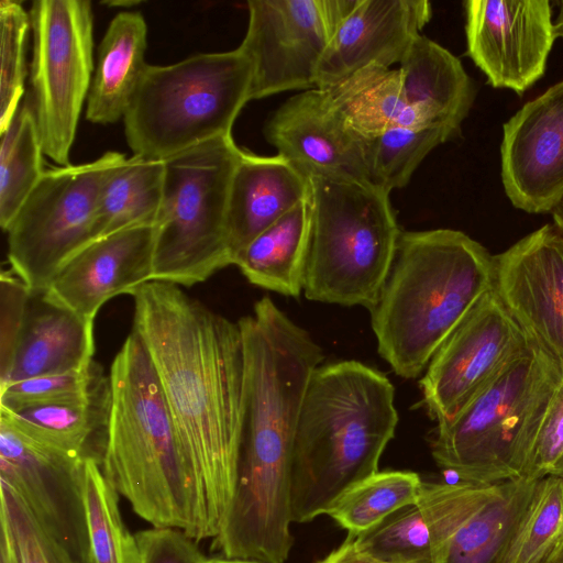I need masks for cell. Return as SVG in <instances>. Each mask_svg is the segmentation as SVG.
I'll list each match as a JSON object with an SVG mask.
<instances>
[{"label": "cell", "mask_w": 563, "mask_h": 563, "mask_svg": "<svg viewBox=\"0 0 563 563\" xmlns=\"http://www.w3.org/2000/svg\"><path fill=\"white\" fill-rule=\"evenodd\" d=\"M131 296L132 331L148 353L177 434L194 464L213 539L238 482L245 379L239 322L169 283L148 282Z\"/></svg>", "instance_id": "6da1fadb"}, {"label": "cell", "mask_w": 563, "mask_h": 563, "mask_svg": "<svg viewBox=\"0 0 563 563\" xmlns=\"http://www.w3.org/2000/svg\"><path fill=\"white\" fill-rule=\"evenodd\" d=\"M244 345V411L238 482L210 550L227 558L285 563L290 531L295 433L322 347L269 297L239 321Z\"/></svg>", "instance_id": "7a4b0ae2"}, {"label": "cell", "mask_w": 563, "mask_h": 563, "mask_svg": "<svg viewBox=\"0 0 563 563\" xmlns=\"http://www.w3.org/2000/svg\"><path fill=\"white\" fill-rule=\"evenodd\" d=\"M111 407L101 470L152 527L211 539L202 489L173 423L158 377L133 331L109 373Z\"/></svg>", "instance_id": "3957f363"}, {"label": "cell", "mask_w": 563, "mask_h": 563, "mask_svg": "<svg viewBox=\"0 0 563 563\" xmlns=\"http://www.w3.org/2000/svg\"><path fill=\"white\" fill-rule=\"evenodd\" d=\"M397 423L395 389L385 374L354 360L319 365L295 433L292 522L327 515L345 490L377 473Z\"/></svg>", "instance_id": "277c9868"}, {"label": "cell", "mask_w": 563, "mask_h": 563, "mask_svg": "<svg viewBox=\"0 0 563 563\" xmlns=\"http://www.w3.org/2000/svg\"><path fill=\"white\" fill-rule=\"evenodd\" d=\"M495 258L462 231H401L389 273L371 307L379 355L415 378L488 291Z\"/></svg>", "instance_id": "5b68a950"}, {"label": "cell", "mask_w": 563, "mask_h": 563, "mask_svg": "<svg viewBox=\"0 0 563 563\" xmlns=\"http://www.w3.org/2000/svg\"><path fill=\"white\" fill-rule=\"evenodd\" d=\"M308 181L305 297L369 310L401 233L389 195L353 180L311 177Z\"/></svg>", "instance_id": "8992f818"}, {"label": "cell", "mask_w": 563, "mask_h": 563, "mask_svg": "<svg viewBox=\"0 0 563 563\" xmlns=\"http://www.w3.org/2000/svg\"><path fill=\"white\" fill-rule=\"evenodd\" d=\"M562 380L560 365L533 344L454 417L438 423L431 442L438 466L474 485L518 478Z\"/></svg>", "instance_id": "52a82bcc"}, {"label": "cell", "mask_w": 563, "mask_h": 563, "mask_svg": "<svg viewBox=\"0 0 563 563\" xmlns=\"http://www.w3.org/2000/svg\"><path fill=\"white\" fill-rule=\"evenodd\" d=\"M252 69L236 47L200 53L172 65H147L123 117L133 155L167 158L202 142L232 135L251 101Z\"/></svg>", "instance_id": "ba28073f"}, {"label": "cell", "mask_w": 563, "mask_h": 563, "mask_svg": "<svg viewBox=\"0 0 563 563\" xmlns=\"http://www.w3.org/2000/svg\"><path fill=\"white\" fill-rule=\"evenodd\" d=\"M242 153L232 135L202 142L166 161L153 236L152 280L192 286L232 264L227 213Z\"/></svg>", "instance_id": "9c48e42d"}, {"label": "cell", "mask_w": 563, "mask_h": 563, "mask_svg": "<svg viewBox=\"0 0 563 563\" xmlns=\"http://www.w3.org/2000/svg\"><path fill=\"white\" fill-rule=\"evenodd\" d=\"M32 37L31 103L44 155L69 165L93 68V12L87 0H36Z\"/></svg>", "instance_id": "30bf717a"}, {"label": "cell", "mask_w": 563, "mask_h": 563, "mask_svg": "<svg viewBox=\"0 0 563 563\" xmlns=\"http://www.w3.org/2000/svg\"><path fill=\"white\" fill-rule=\"evenodd\" d=\"M124 154L107 152L80 165L45 170L7 229L11 271L31 289L46 290L60 267L93 241L99 191Z\"/></svg>", "instance_id": "8fae6325"}, {"label": "cell", "mask_w": 563, "mask_h": 563, "mask_svg": "<svg viewBox=\"0 0 563 563\" xmlns=\"http://www.w3.org/2000/svg\"><path fill=\"white\" fill-rule=\"evenodd\" d=\"M533 344L496 290L485 294L441 344L420 379L429 416L438 423L450 420Z\"/></svg>", "instance_id": "7c38bea8"}, {"label": "cell", "mask_w": 563, "mask_h": 563, "mask_svg": "<svg viewBox=\"0 0 563 563\" xmlns=\"http://www.w3.org/2000/svg\"><path fill=\"white\" fill-rule=\"evenodd\" d=\"M239 49L252 69L250 99L316 88L332 35L325 0H250Z\"/></svg>", "instance_id": "4fadbf2b"}, {"label": "cell", "mask_w": 563, "mask_h": 563, "mask_svg": "<svg viewBox=\"0 0 563 563\" xmlns=\"http://www.w3.org/2000/svg\"><path fill=\"white\" fill-rule=\"evenodd\" d=\"M86 460L44 445L0 420V479L16 490L44 531L81 562H90Z\"/></svg>", "instance_id": "5bb4252c"}, {"label": "cell", "mask_w": 563, "mask_h": 563, "mask_svg": "<svg viewBox=\"0 0 563 563\" xmlns=\"http://www.w3.org/2000/svg\"><path fill=\"white\" fill-rule=\"evenodd\" d=\"M467 55L494 88L521 95L545 73L555 36L548 0H468Z\"/></svg>", "instance_id": "9a60e30c"}, {"label": "cell", "mask_w": 563, "mask_h": 563, "mask_svg": "<svg viewBox=\"0 0 563 563\" xmlns=\"http://www.w3.org/2000/svg\"><path fill=\"white\" fill-rule=\"evenodd\" d=\"M495 258V290L563 372V233L545 224Z\"/></svg>", "instance_id": "2e32d148"}, {"label": "cell", "mask_w": 563, "mask_h": 563, "mask_svg": "<svg viewBox=\"0 0 563 563\" xmlns=\"http://www.w3.org/2000/svg\"><path fill=\"white\" fill-rule=\"evenodd\" d=\"M503 483H424L417 503L355 536L363 552L386 563H444L462 526L497 497Z\"/></svg>", "instance_id": "e0dca14e"}, {"label": "cell", "mask_w": 563, "mask_h": 563, "mask_svg": "<svg viewBox=\"0 0 563 563\" xmlns=\"http://www.w3.org/2000/svg\"><path fill=\"white\" fill-rule=\"evenodd\" d=\"M500 163L503 186L515 208L548 213L563 199V80L505 122Z\"/></svg>", "instance_id": "ac0fdd59"}, {"label": "cell", "mask_w": 563, "mask_h": 563, "mask_svg": "<svg viewBox=\"0 0 563 563\" xmlns=\"http://www.w3.org/2000/svg\"><path fill=\"white\" fill-rule=\"evenodd\" d=\"M264 134L307 179L368 184L364 136L352 129L324 89L303 90L287 99L266 121Z\"/></svg>", "instance_id": "d6986e66"}, {"label": "cell", "mask_w": 563, "mask_h": 563, "mask_svg": "<svg viewBox=\"0 0 563 563\" xmlns=\"http://www.w3.org/2000/svg\"><path fill=\"white\" fill-rule=\"evenodd\" d=\"M93 354V321L30 289L14 327L0 336V386L86 368Z\"/></svg>", "instance_id": "ffe728a7"}, {"label": "cell", "mask_w": 563, "mask_h": 563, "mask_svg": "<svg viewBox=\"0 0 563 563\" xmlns=\"http://www.w3.org/2000/svg\"><path fill=\"white\" fill-rule=\"evenodd\" d=\"M431 15L427 0H356L331 35L316 88L327 89L369 65L393 68Z\"/></svg>", "instance_id": "44dd1931"}, {"label": "cell", "mask_w": 563, "mask_h": 563, "mask_svg": "<svg viewBox=\"0 0 563 563\" xmlns=\"http://www.w3.org/2000/svg\"><path fill=\"white\" fill-rule=\"evenodd\" d=\"M153 236V227H135L90 242L60 267L46 294L93 321L108 300L152 282Z\"/></svg>", "instance_id": "7402d4cb"}, {"label": "cell", "mask_w": 563, "mask_h": 563, "mask_svg": "<svg viewBox=\"0 0 563 563\" xmlns=\"http://www.w3.org/2000/svg\"><path fill=\"white\" fill-rule=\"evenodd\" d=\"M308 191V179L283 156H262L242 150L227 213L232 264L254 238L306 200Z\"/></svg>", "instance_id": "603a6c76"}, {"label": "cell", "mask_w": 563, "mask_h": 563, "mask_svg": "<svg viewBox=\"0 0 563 563\" xmlns=\"http://www.w3.org/2000/svg\"><path fill=\"white\" fill-rule=\"evenodd\" d=\"M398 71L405 100L422 126L441 129L455 137L476 97L474 81L461 60L420 34Z\"/></svg>", "instance_id": "cb8c5ba5"}, {"label": "cell", "mask_w": 563, "mask_h": 563, "mask_svg": "<svg viewBox=\"0 0 563 563\" xmlns=\"http://www.w3.org/2000/svg\"><path fill=\"white\" fill-rule=\"evenodd\" d=\"M110 407L108 378L82 398L12 409L0 407V420L52 449L101 463Z\"/></svg>", "instance_id": "d4e9b609"}, {"label": "cell", "mask_w": 563, "mask_h": 563, "mask_svg": "<svg viewBox=\"0 0 563 563\" xmlns=\"http://www.w3.org/2000/svg\"><path fill=\"white\" fill-rule=\"evenodd\" d=\"M147 24L139 11H121L109 23L98 47L86 106V119L112 124L123 119L146 70Z\"/></svg>", "instance_id": "484cf974"}, {"label": "cell", "mask_w": 563, "mask_h": 563, "mask_svg": "<svg viewBox=\"0 0 563 563\" xmlns=\"http://www.w3.org/2000/svg\"><path fill=\"white\" fill-rule=\"evenodd\" d=\"M164 175V161L123 155L102 181L93 241L130 228L153 227L162 205Z\"/></svg>", "instance_id": "4316f807"}, {"label": "cell", "mask_w": 563, "mask_h": 563, "mask_svg": "<svg viewBox=\"0 0 563 563\" xmlns=\"http://www.w3.org/2000/svg\"><path fill=\"white\" fill-rule=\"evenodd\" d=\"M308 238L307 199L254 238L234 257L253 285L298 297L302 290Z\"/></svg>", "instance_id": "83f0119b"}, {"label": "cell", "mask_w": 563, "mask_h": 563, "mask_svg": "<svg viewBox=\"0 0 563 563\" xmlns=\"http://www.w3.org/2000/svg\"><path fill=\"white\" fill-rule=\"evenodd\" d=\"M324 90L362 136L394 126L424 128L405 100L398 68L369 65Z\"/></svg>", "instance_id": "f1b7e54d"}, {"label": "cell", "mask_w": 563, "mask_h": 563, "mask_svg": "<svg viewBox=\"0 0 563 563\" xmlns=\"http://www.w3.org/2000/svg\"><path fill=\"white\" fill-rule=\"evenodd\" d=\"M0 136V225L4 231L45 173L30 97Z\"/></svg>", "instance_id": "f546056e"}, {"label": "cell", "mask_w": 563, "mask_h": 563, "mask_svg": "<svg viewBox=\"0 0 563 563\" xmlns=\"http://www.w3.org/2000/svg\"><path fill=\"white\" fill-rule=\"evenodd\" d=\"M538 481L503 482L501 493L457 531L444 563H496Z\"/></svg>", "instance_id": "4dcf8cb0"}, {"label": "cell", "mask_w": 563, "mask_h": 563, "mask_svg": "<svg viewBox=\"0 0 563 563\" xmlns=\"http://www.w3.org/2000/svg\"><path fill=\"white\" fill-rule=\"evenodd\" d=\"M423 482L411 471H383L345 490L327 515L346 530L358 536L379 525L397 510L417 503Z\"/></svg>", "instance_id": "1f68e13d"}, {"label": "cell", "mask_w": 563, "mask_h": 563, "mask_svg": "<svg viewBox=\"0 0 563 563\" xmlns=\"http://www.w3.org/2000/svg\"><path fill=\"white\" fill-rule=\"evenodd\" d=\"M563 540V478L538 479L496 563H547Z\"/></svg>", "instance_id": "d6a6232c"}, {"label": "cell", "mask_w": 563, "mask_h": 563, "mask_svg": "<svg viewBox=\"0 0 563 563\" xmlns=\"http://www.w3.org/2000/svg\"><path fill=\"white\" fill-rule=\"evenodd\" d=\"M452 136L435 128L394 126L364 136L363 153L368 184L390 195L410 181L426 156Z\"/></svg>", "instance_id": "836d02e7"}, {"label": "cell", "mask_w": 563, "mask_h": 563, "mask_svg": "<svg viewBox=\"0 0 563 563\" xmlns=\"http://www.w3.org/2000/svg\"><path fill=\"white\" fill-rule=\"evenodd\" d=\"M100 461L87 459L85 505L91 563H141L135 534L124 525L119 493L102 473Z\"/></svg>", "instance_id": "e575fe53"}, {"label": "cell", "mask_w": 563, "mask_h": 563, "mask_svg": "<svg viewBox=\"0 0 563 563\" xmlns=\"http://www.w3.org/2000/svg\"><path fill=\"white\" fill-rule=\"evenodd\" d=\"M0 497V563H91L76 560L51 538L2 479Z\"/></svg>", "instance_id": "d590c367"}, {"label": "cell", "mask_w": 563, "mask_h": 563, "mask_svg": "<svg viewBox=\"0 0 563 563\" xmlns=\"http://www.w3.org/2000/svg\"><path fill=\"white\" fill-rule=\"evenodd\" d=\"M29 32L30 14L22 4L0 1V133L18 112L24 96Z\"/></svg>", "instance_id": "8d00e7d4"}, {"label": "cell", "mask_w": 563, "mask_h": 563, "mask_svg": "<svg viewBox=\"0 0 563 563\" xmlns=\"http://www.w3.org/2000/svg\"><path fill=\"white\" fill-rule=\"evenodd\" d=\"M109 378L101 366H90L53 375L34 377L0 386V407L20 408L68 401L88 396Z\"/></svg>", "instance_id": "74e56055"}, {"label": "cell", "mask_w": 563, "mask_h": 563, "mask_svg": "<svg viewBox=\"0 0 563 563\" xmlns=\"http://www.w3.org/2000/svg\"><path fill=\"white\" fill-rule=\"evenodd\" d=\"M563 461V380L533 438L518 478L538 481L554 474Z\"/></svg>", "instance_id": "f35d334b"}, {"label": "cell", "mask_w": 563, "mask_h": 563, "mask_svg": "<svg viewBox=\"0 0 563 563\" xmlns=\"http://www.w3.org/2000/svg\"><path fill=\"white\" fill-rule=\"evenodd\" d=\"M141 563H203L197 541L174 528L152 527L135 533Z\"/></svg>", "instance_id": "ab89813d"}, {"label": "cell", "mask_w": 563, "mask_h": 563, "mask_svg": "<svg viewBox=\"0 0 563 563\" xmlns=\"http://www.w3.org/2000/svg\"><path fill=\"white\" fill-rule=\"evenodd\" d=\"M316 563H386L363 552L356 544L355 536L347 538L327 556Z\"/></svg>", "instance_id": "60d3db41"}, {"label": "cell", "mask_w": 563, "mask_h": 563, "mask_svg": "<svg viewBox=\"0 0 563 563\" xmlns=\"http://www.w3.org/2000/svg\"><path fill=\"white\" fill-rule=\"evenodd\" d=\"M203 563H264L256 560L251 559H241V558H227V556H213L206 558Z\"/></svg>", "instance_id": "b9f144b4"}, {"label": "cell", "mask_w": 563, "mask_h": 563, "mask_svg": "<svg viewBox=\"0 0 563 563\" xmlns=\"http://www.w3.org/2000/svg\"><path fill=\"white\" fill-rule=\"evenodd\" d=\"M556 4L559 5V13L555 21H553V33L555 38L563 40V1H558Z\"/></svg>", "instance_id": "7bdbcfd3"}, {"label": "cell", "mask_w": 563, "mask_h": 563, "mask_svg": "<svg viewBox=\"0 0 563 563\" xmlns=\"http://www.w3.org/2000/svg\"><path fill=\"white\" fill-rule=\"evenodd\" d=\"M555 228L563 233V199L552 210Z\"/></svg>", "instance_id": "ee69618b"}, {"label": "cell", "mask_w": 563, "mask_h": 563, "mask_svg": "<svg viewBox=\"0 0 563 563\" xmlns=\"http://www.w3.org/2000/svg\"><path fill=\"white\" fill-rule=\"evenodd\" d=\"M547 563H563V540L560 542Z\"/></svg>", "instance_id": "f6af8a7d"}, {"label": "cell", "mask_w": 563, "mask_h": 563, "mask_svg": "<svg viewBox=\"0 0 563 563\" xmlns=\"http://www.w3.org/2000/svg\"><path fill=\"white\" fill-rule=\"evenodd\" d=\"M108 4L110 5H126V7H131V5H135V4H139V2H131V1H123V2H108Z\"/></svg>", "instance_id": "bcb514c9"}, {"label": "cell", "mask_w": 563, "mask_h": 563, "mask_svg": "<svg viewBox=\"0 0 563 563\" xmlns=\"http://www.w3.org/2000/svg\"><path fill=\"white\" fill-rule=\"evenodd\" d=\"M552 475H556V476H560L563 478V461L560 464V466L558 467V470L554 472V474H552Z\"/></svg>", "instance_id": "7dc6e473"}]
</instances>
